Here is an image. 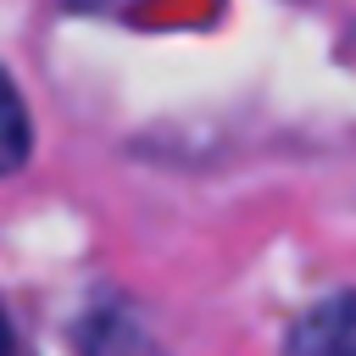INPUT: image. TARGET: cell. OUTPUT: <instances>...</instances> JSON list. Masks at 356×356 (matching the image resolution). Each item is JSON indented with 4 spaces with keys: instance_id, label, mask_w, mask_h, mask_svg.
I'll return each instance as SVG.
<instances>
[{
    "instance_id": "6da1fadb",
    "label": "cell",
    "mask_w": 356,
    "mask_h": 356,
    "mask_svg": "<svg viewBox=\"0 0 356 356\" xmlns=\"http://www.w3.org/2000/svg\"><path fill=\"white\" fill-rule=\"evenodd\" d=\"M67 345H72V356H167L161 339L150 334V323L139 317V306L111 289L95 295L67 323Z\"/></svg>"
},
{
    "instance_id": "7a4b0ae2",
    "label": "cell",
    "mask_w": 356,
    "mask_h": 356,
    "mask_svg": "<svg viewBox=\"0 0 356 356\" xmlns=\"http://www.w3.org/2000/svg\"><path fill=\"white\" fill-rule=\"evenodd\" d=\"M284 356H356V289H334L312 300L289 323Z\"/></svg>"
},
{
    "instance_id": "3957f363",
    "label": "cell",
    "mask_w": 356,
    "mask_h": 356,
    "mask_svg": "<svg viewBox=\"0 0 356 356\" xmlns=\"http://www.w3.org/2000/svg\"><path fill=\"white\" fill-rule=\"evenodd\" d=\"M33 161V117L17 78L0 67V178H17Z\"/></svg>"
},
{
    "instance_id": "277c9868",
    "label": "cell",
    "mask_w": 356,
    "mask_h": 356,
    "mask_svg": "<svg viewBox=\"0 0 356 356\" xmlns=\"http://www.w3.org/2000/svg\"><path fill=\"white\" fill-rule=\"evenodd\" d=\"M0 356H28V339L17 334V323H11V312H6V300H0Z\"/></svg>"
}]
</instances>
